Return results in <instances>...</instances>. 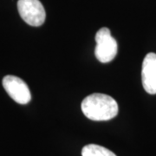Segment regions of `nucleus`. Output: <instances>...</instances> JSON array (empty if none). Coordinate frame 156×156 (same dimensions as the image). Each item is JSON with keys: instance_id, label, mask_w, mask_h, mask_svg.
<instances>
[{"instance_id": "f257e3e1", "label": "nucleus", "mask_w": 156, "mask_h": 156, "mask_svg": "<svg viewBox=\"0 0 156 156\" xmlns=\"http://www.w3.org/2000/svg\"><path fill=\"white\" fill-rule=\"evenodd\" d=\"M82 111L89 120L101 122L115 117L119 111L116 101L109 95L95 93L88 95L82 101Z\"/></svg>"}, {"instance_id": "f03ea898", "label": "nucleus", "mask_w": 156, "mask_h": 156, "mask_svg": "<svg viewBox=\"0 0 156 156\" xmlns=\"http://www.w3.org/2000/svg\"><path fill=\"white\" fill-rule=\"evenodd\" d=\"M95 57L101 62H109L116 56L118 44L115 39L111 36L109 29L103 27L95 35Z\"/></svg>"}, {"instance_id": "7ed1b4c3", "label": "nucleus", "mask_w": 156, "mask_h": 156, "mask_svg": "<svg viewBox=\"0 0 156 156\" xmlns=\"http://www.w3.org/2000/svg\"><path fill=\"white\" fill-rule=\"evenodd\" d=\"M17 10L20 17L29 25L37 27L44 24L46 13L39 0H18Z\"/></svg>"}, {"instance_id": "20e7f679", "label": "nucleus", "mask_w": 156, "mask_h": 156, "mask_svg": "<svg viewBox=\"0 0 156 156\" xmlns=\"http://www.w3.org/2000/svg\"><path fill=\"white\" fill-rule=\"evenodd\" d=\"M2 84L7 94L12 100L19 104H27L31 99L28 85L21 78L15 76H6L3 78Z\"/></svg>"}, {"instance_id": "39448f33", "label": "nucleus", "mask_w": 156, "mask_h": 156, "mask_svg": "<svg viewBox=\"0 0 156 156\" xmlns=\"http://www.w3.org/2000/svg\"><path fill=\"white\" fill-rule=\"evenodd\" d=\"M141 81L147 93L156 94V54L150 52L145 56L141 69Z\"/></svg>"}, {"instance_id": "423d86ee", "label": "nucleus", "mask_w": 156, "mask_h": 156, "mask_svg": "<svg viewBox=\"0 0 156 156\" xmlns=\"http://www.w3.org/2000/svg\"><path fill=\"white\" fill-rule=\"evenodd\" d=\"M83 156H116L112 151L96 144H89L83 147L82 150Z\"/></svg>"}]
</instances>
